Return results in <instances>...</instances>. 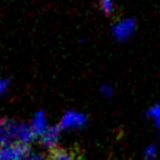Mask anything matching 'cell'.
<instances>
[{
  "label": "cell",
  "instance_id": "cell-1",
  "mask_svg": "<svg viewBox=\"0 0 160 160\" xmlns=\"http://www.w3.org/2000/svg\"><path fill=\"white\" fill-rule=\"evenodd\" d=\"M35 133L31 125L24 122L8 120L4 122V135L2 142H11L28 146L35 138Z\"/></svg>",
  "mask_w": 160,
  "mask_h": 160
},
{
  "label": "cell",
  "instance_id": "cell-2",
  "mask_svg": "<svg viewBox=\"0 0 160 160\" xmlns=\"http://www.w3.org/2000/svg\"><path fill=\"white\" fill-rule=\"evenodd\" d=\"M28 154L25 145L11 142H3L0 145V160H24Z\"/></svg>",
  "mask_w": 160,
  "mask_h": 160
},
{
  "label": "cell",
  "instance_id": "cell-3",
  "mask_svg": "<svg viewBox=\"0 0 160 160\" xmlns=\"http://www.w3.org/2000/svg\"><path fill=\"white\" fill-rule=\"evenodd\" d=\"M87 123V118L84 113L76 110H68L61 117L59 122L60 130L69 131V130H78L85 127Z\"/></svg>",
  "mask_w": 160,
  "mask_h": 160
},
{
  "label": "cell",
  "instance_id": "cell-4",
  "mask_svg": "<svg viewBox=\"0 0 160 160\" xmlns=\"http://www.w3.org/2000/svg\"><path fill=\"white\" fill-rule=\"evenodd\" d=\"M136 30V22L132 18H125L118 21L112 26V36L118 42H124L134 34Z\"/></svg>",
  "mask_w": 160,
  "mask_h": 160
},
{
  "label": "cell",
  "instance_id": "cell-5",
  "mask_svg": "<svg viewBox=\"0 0 160 160\" xmlns=\"http://www.w3.org/2000/svg\"><path fill=\"white\" fill-rule=\"evenodd\" d=\"M60 134H61V130L59 127H49L48 130L40 136V143L46 149H57L60 141Z\"/></svg>",
  "mask_w": 160,
  "mask_h": 160
},
{
  "label": "cell",
  "instance_id": "cell-6",
  "mask_svg": "<svg viewBox=\"0 0 160 160\" xmlns=\"http://www.w3.org/2000/svg\"><path fill=\"white\" fill-rule=\"evenodd\" d=\"M30 125H31V128L33 130V132L35 133V135L42 136V135L49 128L48 119H47L46 113H45L44 111H42V110L37 111L33 116L32 120H31V122H30Z\"/></svg>",
  "mask_w": 160,
  "mask_h": 160
},
{
  "label": "cell",
  "instance_id": "cell-7",
  "mask_svg": "<svg viewBox=\"0 0 160 160\" xmlns=\"http://www.w3.org/2000/svg\"><path fill=\"white\" fill-rule=\"evenodd\" d=\"M146 114L152 121L155 127L160 131V103H156V105L148 108Z\"/></svg>",
  "mask_w": 160,
  "mask_h": 160
},
{
  "label": "cell",
  "instance_id": "cell-8",
  "mask_svg": "<svg viewBox=\"0 0 160 160\" xmlns=\"http://www.w3.org/2000/svg\"><path fill=\"white\" fill-rule=\"evenodd\" d=\"M51 160H75V156L67 149L57 148L51 154Z\"/></svg>",
  "mask_w": 160,
  "mask_h": 160
},
{
  "label": "cell",
  "instance_id": "cell-9",
  "mask_svg": "<svg viewBox=\"0 0 160 160\" xmlns=\"http://www.w3.org/2000/svg\"><path fill=\"white\" fill-rule=\"evenodd\" d=\"M158 146L156 144H149L143 150V157L146 160H155L158 156Z\"/></svg>",
  "mask_w": 160,
  "mask_h": 160
},
{
  "label": "cell",
  "instance_id": "cell-10",
  "mask_svg": "<svg viewBox=\"0 0 160 160\" xmlns=\"http://www.w3.org/2000/svg\"><path fill=\"white\" fill-rule=\"evenodd\" d=\"M100 8L103 13H106V14H111L114 11L113 0H100Z\"/></svg>",
  "mask_w": 160,
  "mask_h": 160
},
{
  "label": "cell",
  "instance_id": "cell-11",
  "mask_svg": "<svg viewBox=\"0 0 160 160\" xmlns=\"http://www.w3.org/2000/svg\"><path fill=\"white\" fill-rule=\"evenodd\" d=\"M100 94L103 97H107V98H111L114 94V88L112 85L110 84H103L100 87Z\"/></svg>",
  "mask_w": 160,
  "mask_h": 160
},
{
  "label": "cell",
  "instance_id": "cell-12",
  "mask_svg": "<svg viewBox=\"0 0 160 160\" xmlns=\"http://www.w3.org/2000/svg\"><path fill=\"white\" fill-rule=\"evenodd\" d=\"M9 88V81L7 78H0V96H2Z\"/></svg>",
  "mask_w": 160,
  "mask_h": 160
},
{
  "label": "cell",
  "instance_id": "cell-13",
  "mask_svg": "<svg viewBox=\"0 0 160 160\" xmlns=\"http://www.w3.org/2000/svg\"><path fill=\"white\" fill-rule=\"evenodd\" d=\"M24 160H44V157L39 154H28Z\"/></svg>",
  "mask_w": 160,
  "mask_h": 160
},
{
  "label": "cell",
  "instance_id": "cell-14",
  "mask_svg": "<svg viewBox=\"0 0 160 160\" xmlns=\"http://www.w3.org/2000/svg\"><path fill=\"white\" fill-rule=\"evenodd\" d=\"M3 135H4V122H2L0 120V141L3 139Z\"/></svg>",
  "mask_w": 160,
  "mask_h": 160
}]
</instances>
